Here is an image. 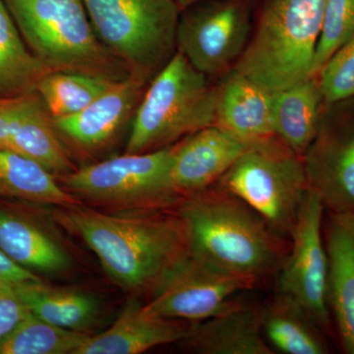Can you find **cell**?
Segmentation results:
<instances>
[{"label": "cell", "instance_id": "cell-15", "mask_svg": "<svg viewBox=\"0 0 354 354\" xmlns=\"http://www.w3.org/2000/svg\"><path fill=\"white\" fill-rule=\"evenodd\" d=\"M6 127L12 152L36 160L57 177L75 171L64 139L38 91L7 97Z\"/></svg>", "mask_w": 354, "mask_h": 354}, {"label": "cell", "instance_id": "cell-18", "mask_svg": "<svg viewBox=\"0 0 354 354\" xmlns=\"http://www.w3.org/2000/svg\"><path fill=\"white\" fill-rule=\"evenodd\" d=\"M274 93L232 69L216 85V127L247 141L276 135Z\"/></svg>", "mask_w": 354, "mask_h": 354}, {"label": "cell", "instance_id": "cell-7", "mask_svg": "<svg viewBox=\"0 0 354 354\" xmlns=\"http://www.w3.org/2000/svg\"><path fill=\"white\" fill-rule=\"evenodd\" d=\"M215 185L257 212L281 237L290 236L308 190L301 156L277 135L254 141Z\"/></svg>", "mask_w": 354, "mask_h": 354}, {"label": "cell", "instance_id": "cell-22", "mask_svg": "<svg viewBox=\"0 0 354 354\" xmlns=\"http://www.w3.org/2000/svg\"><path fill=\"white\" fill-rule=\"evenodd\" d=\"M10 288L32 315L57 327L86 333L99 315L97 298L83 291L48 286L41 281Z\"/></svg>", "mask_w": 354, "mask_h": 354}, {"label": "cell", "instance_id": "cell-2", "mask_svg": "<svg viewBox=\"0 0 354 354\" xmlns=\"http://www.w3.org/2000/svg\"><path fill=\"white\" fill-rule=\"evenodd\" d=\"M176 213L195 257L257 283L281 269L283 237L257 212L218 186L183 198Z\"/></svg>", "mask_w": 354, "mask_h": 354}, {"label": "cell", "instance_id": "cell-23", "mask_svg": "<svg viewBox=\"0 0 354 354\" xmlns=\"http://www.w3.org/2000/svg\"><path fill=\"white\" fill-rule=\"evenodd\" d=\"M318 324L295 299L279 292L262 305V329L272 349L286 354H324Z\"/></svg>", "mask_w": 354, "mask_h": 354}, {"label": "cell", "instance_id": "cell-14", "mask_svg": "<svg viewBox=\"0 0 354 354\" xmlns=\"http://www.w3.org/2000/svg\"><path fill=\"white\" fill-rule=\"evenodd\" d=\"M149 84L130 76L80 113L53 118L62 138L86 153L108 148L134 118Z\"/></svg>", "mask_w": 354, "mask_h": 354}, {"label": "cell", "instance_id": "cell-24", "mask_svg": "<svg viewBox=\"0 0 354 354\" xmlns=\"http://www.w3.org/2000/svg\"><path fill=\"white\" fill-rule=\"evenodd\" d=\"M0 196L60 208L84 205L60 185L57 176L38 162L3 149H0Z\"/></svg>", "mask_w": 354, "mask_h": 354}, {"label": "cell", "instance_id": "cell-20", "mask_svg": "<svg viewBox=\"0 0 354 354\" xmlns=\"http://www.w3.org/2000/svg\"><path fill=\"white\" fill-rule=\"evenodd\" d=\"M0 249L31 272L59 274L71 265L68 254L55 235L3 209H0Z\"/></svg>", "mask_w": 354, "mask_h": 354}, {"label": "cell", "instance_id": "cell-6", "mask_svg": "<svg viewBox=\"0 0 354 354\" xmlns=\"http://www.w3.org/2000/svg\"><path fill=\"white\" fill-rule=\"evenodd\" d=\"M95 35L130 76L149 84L176 53V0H83Z\"/></svg>", "mask_w": 354, "mask_h": 354}, {"label": "cell", "instance_id": "cell-13", "mask_svg": "<svg viewBox=\"0 0 354 354\" xmlns=\"http://www.w3.org/2000/svg\"><path fill=\"white\" fill-rule=\"evenodd\" d=\"M253 142L216 125L184 137L172 145L174 189L185 198L215 185Z\"/></svg>", "mask_w": 354, "mask_h": 354}, {"label": "cell", "instance_id": "cell-16", "mask_svg": "<svg viewBox=\"0 0 354 354\" xmlns=\"http://www.w3.org/2000/svg\"><path fill=\"white\" fill-rule=\"evenodd\" d=\"M181 346L201 354H274L262 329V305L236 299L202 323L192 324Z\"/></svg>", "mask_w": 354, "mask_h": 354}, {"label": "cell", "instance_id": "cell-31", "mask_svg": "<svg viewBox=\"0 0 354 354\" xmlns=\"http://www.w3.org/2000/svg\"><path fill=\"white\" fill-rule=\"evenodd\" d=\"M39 281L34 272L21 267L0 249V285L13 286Z\"/></svg>", "mask_w": 354, "mask_h": 354}, {"label": "cell", "instance_id": "cell-30", "mask_svg": "<svg viewBox=\"0 0 354 354\" xmlns=\"http://www.w3.org/2000/svg\"><path fill=\"white\" fill-rule=\"evenodd\" d=\"M31 312L10 286L0 285V342L11 332Z\"/></svg>", "mask_w": 354, "mask_h": 354}, {"label": "cell", "instance_id": "cell-27", "mask_svg": "<svg viewBox=\"0 0 354 354\" xmlns=\"http://www.w3.org/2000/svg\"><path fill=\"white\" fill-rule=\"evenodd\" d=\"M88 335L51 325L30 313L0 342V354H74Z\"/></svg>", "mask_w": 354, "mask_h": 354}, {"label": "cell", "instance_id": "cell-3", "mask_svg": "<svg viewBox=\"0 0 354 354\" xmlns=\"http://www.w3.org/2000/svg\"><path fill=\"white\" fill-rule=\"evenodd\" d=\"M328 0H260L234 70L272 93L312 78Z\"/></svg>", "mask_w": 354, "mask_h": 354}, {"label": "cell", "instance_id": "cell-25", "mask_svg": "<svg viewBox=\"0 0 354 354\" xmlns=\"http://www.w3.org/2000/svg\"><path fill=\"white\" fill-rule=\"evenodd\" d=\"M50 72L28 48L4 0H0V97L37 91Z\"/></svg>", "mask_w": 354, "mask_h": 354}, {"label": "cell", "instance_id": "cell-17", "mask_svg": "<svg viewBox=\"0 0 354 354\" xmlns=\"http://www.w3.org/2000/svg\"><path fill=\"white\" fill-rule=\"evenodd\" d=\"M189 328L186 321L156 315L145 304L132 301L109 329L88 335L74 354L142 353L155 346L180 342Z\"/></svg>", "mask_w": 354, "mask_h": 354}, {"label": "cell", "instance_id": "cell-8", "mask_svg": "<svg viewBox=\"0 0 354 354\" xmlns=\"http://www.w3.org/2000/svg\"><path fill=\"white\" fill-rule=\"evenodd\" d=\"M172 145L124 153L57 177L74 196L95 206L142 212L176 208L183 198L171 180Z\"/></svg>", "mask_w": 354, "mask_h": 354}, {"label": "cell", "instance_id": "cell-28", "mask_svg": "<svg viewBox=\"0 0 354 354\" xmlns=\"http://www.w3.org/2000/svg\"><path fill=\"white\" fill-rule=\"evenodd\" d=\"M354 34V0H328L317 43L311 76L316 77Z\"/></svg>", "mask_w": 354, "mask_h": 354}, {"label": "cell", "instance_id": "cell-21", "mask_svg": "<svg viewBox=\"0 0 354 354\" xmlns=\"http://www.w3.org/2000/svg\"><path fill=\"white\" fill-rule=\"evenodd\" d=\"M323 106V95L317 77L274 93V133L304 157L315 137Z\"/></svg>", "mask_w": 354, "mask_h": 354}, {"label": "cell", "instance_id": "cell-11", "mask_svg": "<svg viewBox=\"0 0 354 354\" xmlns=\"http://www.w3.org/2000/svg\"><path fill=\"white\" fill-rule=\"evenodd\" d=\"M324 209L320 196L307 190L291 232L290 256L279 271V291L301 305L319 327L327 328L329 262L322 236Z\"/></svg>", "mask_w": 354, "mask_h": 354}, {"label": "cell", "instance_id": "cell-5", "mask_svg": "<svg viewBox=\"0 0 354 354\" xmlns=\"http://www.w3.org/2000/svg\"><path fill=\"white\" fill-rule=\"evenodd\" d=\"M216 108V85L176 50L144 93L125 153L153 152L215 125Z\"/></svg>", "mask_w": 354, "mask_h": 354}, {"label": "cell", "instance_id": "cell-26", "mask_svg": "<svg viewBox=\"0 0 354 354\" xmlns=\"http://www.w3.org/2000/svg\"><path fill=\"white\" fill-rule=\"evenodd\" d=\"M115 83L86 74L50 71L41 79L37 91L53 118H59L80 113Z\"/></svg>", "mask_w": 354, "mask_h": 354}, {"label": "cell", "instance_id": "cell-12", "mask_svg": "<svg viewBox=\"0 0 354 354\" xmlns=\"http://www.w3.org/2000/svg\"><path fill=\"white\" fill-rule=\"evenodd\" d=\"M256 285L252 279L223 271L190 254L145 306L164 318L197 322L230 308L236 300L234 295Z\"/></svg>", "mask_w": 354, "mask_h": 354}, {"label": "cell", "instance_id": "cell-1", "mask_svg": "<svg viewBox=\"0 0 354 354\" xmlns=\"http://www.w3.org/2000/svg\"><path fill=\"white\" fill-rule=\"evenodd\" d=\"M55 212L57 223L80 237L122 290L153 295L190 256L180 216L167 209L111 215L84 205Z\"/></svg>", "mask_w": 354, "mask_h": 354}, {"label": "cell", "instance_id": "cell-29", "mask_svg": "<svg viewBox=\"0 0 354 354\" xmlns=\"http://www.w3.org/2000/svg\"><path fill=\"white\" fill-rule=\"evenodd\" d=\"M324 104L354 97V34L319 72Z\"/></svg>", "mask_w": 354, "mask_h": 354}, {"label": "cell", "instance_id": "cell-9", "mask_svg": "<svg viewBox=\"0 0 354 354\" xmlns=\"http://www.w3.org/2000/svg\"><path fill=\"white\" fill-rule=\"evenodd\" d=\"M253 27L252 0H205L180 11L176 48L209 80L234 68Z\"/></svg>", "mask_w": 354, "mask_h": 354}, {"label": "cell", "instance_id": "cell-19", "mask_svg": "<svg viewBox=\"0 0 354 354\" xmlns=\"http://www.w3.org/2000/svg\"><path fill=\"white\" fill-rule=\"evenodd\" d=\"M332 305L344 351L354 354V214L330 213L326 228Z\"/></svg>", "mask_w": 354, "mask_h": 354}, {"label": "cell", "instance_id": "cell-4", "mask_svg": "<svg viewBox=\"0 0 354 354\" xmlns=\"http://www.w3.org/2000/svg\"><path fill=\"white\" fill-rule=\"evenodd\" d=\"M29 50L50 71L121 82L130 72L100 41L83 0H4Z\"/></svg>", "mask_w": 354, "mask_h": 354}, {"label": "cell", "instance_id": "cell-10", "mask_svg": "<svg viewBox=\"0 0 354 354\" xmlns=\"http://www.w3.org/2000/svg\"><path fill=\"white\" fill-rule=\"evenodd\" d=\"M308 189L330 213L354 214V97L324 104L304 157Z\"/></svg>", "mask_w": 354, "mask_h": 354}, {"label": "cell", "instance_id": "cell-32", "mask_svg": "<svg viewBox=\"0 0 354 354\" xmlns=\"http://www.w3.org/2000/svg\"><path fill=\"white\" fill-rule=\"evenodd\" d=\"M176 1L180 11H183V9L187 8L193 4H196L198 2L205 1V0H176Z\"/></svg>", "mask_w": 354, "mask_h": 354}]
</instances>
